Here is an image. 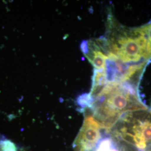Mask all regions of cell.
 I'll return each instance as SVG.
<instances>
[{
	"label": "cell",
	"instance_id": "cell-6",
	"mask_svg": "<svg viewBox=\"0 0 151 151\" xmlns=\"http://www.w3.org/2000/svg\"><path fill=\"white\" fill-rule=\"evenodd\" d=\"M0 151H17V148L13 142L6 139L0 142Z\"/></svg>",
	"mask_w": 151,
	"mask_h": 151
},
{
	"label": "cell",
	"instance_id": "cell-7",
	"mask_svg": "<svg viewBox=\"0 0 151 151\" xmlns=\"http://www.w3.org/2000/svg\"><path fill=\"white\" fill-rule=\"evenodd\" d=\"M146 151H151V144L150 145L148 146V148L147 149V150H145Z\"/></svg>",
	"mask_w": 151,
	"mask_h": 151
},
{
	"label": "cell",
	"instance_id": "cell-1",
	"mask_svg": "<svg viewBox=\"0 0 151 151\" xmlns=\"http://www.w3.org/2000/svg\"><path fill=\"white\" fill-rule=\"evenodd\" d=\"M138 85V83L125 82L105 85L90 108L93 118L110 132L125 114L147 109L140 100Z\"/></svg>",
	"mask_w": 151,
	"mask_h": 151
},
{
	"label": "cell",
	"instance_id": "cell-3",
	"mask_svg": "<svg viewBox=\"0 0 151 151\" xmlns=\"http://www.w3.org/2000/svg\"><path fill=\"white\" fill-rule=\"evenodd\" d=\"M102 127L91 115H85L83 126L75 141L78 151H90L101 139Z\"/></svg>",
	"mask_w": 151,
	"mask_h": 151
},
{
	"label": "cell",
	"instance_id": "cell-5",
	"mask_svg": "<svg viewBox=\"0 0 151 151\" xmlns=\"http://www.w3.org/2000/svg\"><path fill=\"white\" fill-rule=\"evenodd\" d=\"M140 27L145 34L148 44V51L151 58V22Z\"/></svg>",
	"mask_w": 151,
	"mask_h": 151
},
{
	"label": "cell",
	"instance_id": "cell-2",
	"mask_svg": "<svg viewBox=\"0 0 151 151\" xmlns=\"http://www.w3.org/2000/svg\"><path fill=\"white\" fill-rule=\"evenodd\" d=\"M109 17L108 34L104 38L107 54H113L126 65H147L151 58L147 38L141 27H127L117 22L113 15Z\"/></svg>",
	"mask_w": 151,
	"mask_h": 151
},
{
	"label": "cell",
	"instance_id": "cell-4",
	"mask_svg": "<svg viewBox=\"0 0 151 151\" xmlns=\"http://www.w3.org/2000/svg\"><path fill=\"white\" fill-rule=\"evenodd\" d=\"M93 100L89 93H83L79 95L76 99V103L82 110L86 108H90Z\"/></svg>",
	"mask_w": 151,
	"mask_h": 151
}]
</instances>
